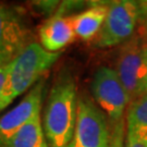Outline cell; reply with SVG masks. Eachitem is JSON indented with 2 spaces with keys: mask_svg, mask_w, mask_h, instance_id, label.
Returning a JSON list of instances; mask_svg holds the SVG:
<instances>
[{
  "mask_svg": "<svg viewBox=\"0 0 147 147\" xmlns=\"http://www.w3.org/2000/svg\"><path fill=\"white\" fill-rule=\"evenodd\" d=\"M79 96L69 73H60L47 97L42 118L48 147H67L72 140L78 119Z\"/></svg>",
  "mask_w": 147,
  "mask_h": 147,
  "instance_id": "cell-1",
  "label": "cell"
},
{
  "mask_svg": "<svg viewBox=\"0 0 147 147\" xmlns=\"http://www.w3.org/2000/svg\"><path fill=\"white\" fill-rule=\"evenodd\" d=\"M61 53H49L42 45L31 42L9 64L7 82L0 100V112L16 97L36 84L60 58Z\"/></svg>",
  "mask_w": 147,
  "mask_h": 147,
  "instance_id": "cell-2",
  "label": "cell"
},
{
  "mask_svg": "<svg viewBox=\"0 0 147 147\" xmlns=\"http://www.w3.org/2000/svg\"><path fill=\"white\" fill-rule=\"evenodd\" d=\"M67 147H111L110 122L86 95L79 97L75 130Z\"/></svg>",
  "mask_w": 147,
  "mask_h": 147,
  "instance_id": "cell-3",
  "label": "cell"
},
{
  "mask_svg": "<svg viewBox=\"0 0 147 147\" xmlns=\"http://www.w3.org/2000/svg\"><path fill=\"white\" fill-rule=\"evenodd\" d=\"M90 92L93 100L104 111L110 125L124 120L131 99L115 69L109 67L97 69L90 83Z\"/></svg>",
  "mask_w": 147,
  "mask_h": 147,
  "instance_id": "cell-4",
  "label": "cell"
},
{
  "mask_svg": "<svg viewBox=\"0 0 147 147\" xmlns=\"http://www.w3.org/2000/svg\"><path fill=\"white\" fill-rule=\"evenodd\" d=\"M138 20L137 1L118 0L109 2L105 22L95 37V45L99 48H109L130 40Z\"/></svg>",
  "mask_w": 147,
  "mask_h": 147,
  "instance_id": "cell-5",
  "label": "cell"
},
{
  "mask_svg": "<svg viewBox=\"0 0 147 147\" xmlns=\"http://www.w3.org/2000/svg\"><path fill=\"white\" fill-rule=\"evenodd\" d=\"M145 46L140 38L130 39L122 48L117 62L116 72L131 101L144 95L146 78Z\"/></svg>",
  "mask_w": 147,
  "mask_h": 147,
  "instance_id": "cell-6",
  "label": "cell"
},
{
  "mask_svg": "<svg viewBox=\"0 0 147 147\" xmlns=\"http://www.w3.org/2000/svg\"><path fill=\"white\" fill-rule=\"evenodd\" d=\"M44 88L45 82L39 80L14 108L0 117V147H7L11 137L22 126L32 120L33 117L40 113Z\"/></svg>",
  "mask_w": 147,
  "mask_h": 147,
  "instance_id": "cell-7",
  "label": "cell"
},
{
  "mask_svg": "<svg viewBox=\"0 0 147 147\" xmlns=\"http://www.w3.org/2000/svg\"><path fill=\"white\" fill-rule=\"evenodd\" d=\"M30 42V31L20 16L0 5V65L10 64Z\"/></svg>",
  "mask_w": 147,
  "mask_h": 147,
  "instance_id": "cell-8",
  "label": "cell"
},
{
  "mask_svg": "<svg viewBox=\"0 0 147 147\" xmlns=\"http://www.w3.org/2000/svg\"><path fill=\"white\" fill-rule=\"evenodd\" d=\"M75 37L69 18L55 14L39 28L40 45L49 53H60Z\"/></svg>",
  "mask_w": 147,
  "mask_h": 147,
  "instance_id": "cell-9",
  "label": "cell"
},
{
  "mask_svg": "<svg viewBox=\"0 0 147 147\" xmlns=\"http://www.w3.org/2000/svg\"><path fill=\"white\" fill-rule=\"evenodd\" d=\"M109 2H98L75 16H70L69 19L75 35L84 40H89L97 36L105 22Z\"/></svg>",
  "mask_w": 147,
  "mask_h": 147,
  "instance_id": "cell-10",
  "label": "cell"
},
{
  "mask_svg": "<svg viewBox=\"0 0 147 147\" xmlns=\"http://www.w3.org/2000/svg\"><path fill=\"white\" fill-rule=\"evenodd\" d=\"M7 147H48L40 113L23 125L11 137Z\"/></svg>",
  "mask_w": 147,
  "mask_h": 147,
  "instance_id": "cell-11",
  "label": "cell"
},
{
  "mask_svg": "<svg viewBox=\"0 0 147 147\" xmlns=\"http://www.w3.org/2000/svg\"><path fill=\"white\" fill-rule=\"evenodd\" d=\"M124 120L126 130H147V94L130 101Z\"/></svg>",
  "mask_w": 147,
  "mask_h": 147,
  "instance_id": "cell-12",
  "label": "cell"
},
{
  "mask_svg": "<svg viewBox=\"0 0 147 147\" xmlns=\"http://www.w3.org/2000/svg\"><path fill=\"white\" fill-rule=\"evenodd\" d=\"M124 147H147V130H126Z\"/></svg>",
  "mask_w": 147,
  "mask_h": 147,
  "instance_id": "cell-13",
  "label": "cell"
},
{
  "mask_svg": "<svg viewBox=\"0 0 147 147\" xmlns=\"http://www.w3.org/2000/svg\"><path fill=\"white\" fill-rule=\"evenodd\" d=\"M125 120L111 125V147H124Z\"/></svg>",
  "mask_w": 147,
  "mask_h": 147,
  "instance_id": "cell-14",
  "label": "cell"
},
{
  "mask_svg": "<svg viewBox=\"0 0 147 147\" xmlns=\"http://www.w3.org/2000/svg\"><path fill=\"white\" fill-rule=\"evenodd\" d=\"M59 3L58 1H39L37 2L36 7L42 11V13H55L58 10L59 8Z\"/></svg>",
  "mask_w": 147,
  "mask_h": 147,
  "instance_id": "cell-15",
  "label": "cell"
},
{
  "mask_svg": "<svg viewBox=\"0 0 147 147\" xmlns=\"http://www.w3.org/2000/svg\"><path fill=\"white\" fill-rule=\"evenodd\" d=\"M137 5H138V12H140L138 23H141L147 31V0L137 1Z\"/></svg>",
  "mask_w": 147,
  "mask_h": 147,
  "instance_id": "cell-16",
  "label": "cell"
},
{
  "mask_svg": "<svg viewBox=\"0 0 147 147\" xmlns=\"http://www.w3.org/2000/svg\"><path fill=\"white\" fill-rule=\"evenodd\" d=\"M8 69H9V64L8 65H0V100L2 97V93H3L5 82H7Z\"/></svg>",
  "mask_w": 147,
  "mask_h": 147,
  "instance_id": "cell-17",
  "label": "cell"
},
{
  "mask_svg": "<svg viewBox=\"0 0 147 147\" xmlns=\"http://www.w3.org/2000/svg\"><path fill=\"white\" fill-rule=\"evenodd\" d=\"M145 60H146V78H145V86H144V95L147 94V45L145 46Z\"/></svg>",
  "mask_w": 147,
  "mask_h": 147,
  "instance_id": "cell-18",
  "label": "cell"
}]
</instances>
